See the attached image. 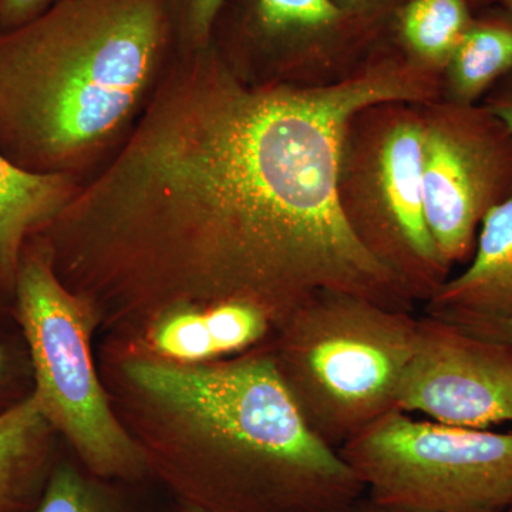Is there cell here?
Here are the masks:
<instances>
[{"label":"cell","instance_id":"6da1fadb","mask_svg":"<svg viewBox=\"0 0 512 512\" xmlns=\"http://www.w3.org/2000/svg\"><path fill=\"white\" fill-rule=\"evenodd\" d=\"M215 42L175 52L113 160L42 232L97 319L238 301L272 326L323 292L414 302L340 208L343 138L360 111L443 97L441 73L376 43L342 79L251 83Z\"/></svg>","mask_w":512,"mask_h":512},{"label":"cell","instance_id":"7a4b0ae2","mask_svg":"<svg viewBox=\"0 0 512 512\" xmlns=\"http://www.w3.org/2000/svg\"><path fill=\"white\" fill-rule=\"evenodd\" d=\"M127 379L184 436L150 468L205 512H355L362 483L293 403L269 346L227 362L136 357Z\"/></svg>","mask_w":512,"mask_h":512},{"label":"cell","instance_id":"3957f363","mask_svg":"<svg viewBox=\"0 0 512 512\" xmlns=\"http://www.w3.org/2000/svg\"><path fill=\"white\" fill-rule=\"evenodd\" d=\"M175 52L167 0H59L0 33V153L79 175L131 130Z\"/></svg>","mask_w":512,"mask_h":512},{"label":"cell","instance_id":"277c9868","mask_svg":"<svg viewBox=\"0 0 512 512\" xmlns=\"http://www.w3.org/2000/svg\"><path fill=\"white\" fill-rule=\"evenodd\" d=\"M276 369L309 429L339 450L396 409L419 335L412 312L323 292L274 326Z\"/></svg>","mask_w":512,"mask_h":512},{"label":"cell","instance_id":"5b68a950","mask_svg":"<svg viewBox=\"0 0 512 512\" xmlns=\"http://www.w3.org/2000/svg\"><path fill=\"white\" fill-rule=\"evenodd\" d=\"M15 289L35 366V394L50 426L62 431L94 476H143L150 470L147 453L111 412L94 369L90 336L96 313L63 284L40 235L23 248Z\"/></svg>","mask_w":512,"mask_h":512},{"label":"cell","instance_id":"8992f818","mask_svg":"<svg viewBox=\"0 0 512 512\" xmlns=\"http://www.w3.org/2000/svg\"><path fill=\"white\" fill-rule=\"evenodd\" d=\"M423 104L383 103L350 121L338 171L340 208L360 244L413 301L448 279L427 227L423 200Z\"/></svg>","mask_w":512,"mask_h":512},{"label":"cell","instance_id":"52a82bcc","mask_svg":"<svg viewBox=\"0 0 512 512\" xmlns=\"http://www.w3.org/2000/svg\"><path fill=\"white\" fill-rule=\"evenodd\" d=\"M338 451L384 510L507 512L512 505V433L392 410Z\"/></svg>","mask_w":512,"mask_h":512},{"label":"cell","instance_id":"ba28073f","mask_svg":"<svg viewBox=\"0 0 512 512\" xmlns=\"http://www.w3.org/2000/svg\"><path fill=\"white\" fill-rule=\"evenodd\" d=\"M427 227L448 268L466 261L488 214L512 195V133L483 104H423Z\"/></svg>","mask_w":512,"mask_h":512},{"label":"cell","instance_id":"9c48e42d","mask_svg":"<svg viewBox=\"0 0 512 512\" xmlns=\"http://www.w3.org/2000/svg\"><path fill=\"white\" fill-rule=\"evenodd\" d=\"M396 409L467 429L512 423V348L446 320L420 318Z\"/></svg>","mask_w":512,"mask_h":512},{"label":"cell","instance_id":"30bf717a","mask_svg":"<svg viewBox=\"0 0 512 512\" xmlns=\"http://www.w3.org/2000/svg\"><path fill=\"white\" fill-rule=\"evenodd\" d=\"M384 36L362 28L333 0H224L212 42L242 69L345 74Z\"/></svg>","mask_w":512,"mask_h":512},{"label":"cell","instance_id":"8fae6325","mask_svg":"<svg viewBox=\"0 0 512 512\" xmlns=\"http://www.w3.org/2000/svg\"><path fill=\"white\" fill-rule=\"evenodd\" d=\"M427 316L512 318V195L485 215L466 271L426 302Z\"/></svg>","mask_w":512,"mask_h":512},{"label":"cell","instance_id":"7c38bea8","mask_svg":"<svg viewBox=\"0 0 512 512\" xmlns=\"http://www.w3.org/2000/svg\"><path fill=\"white\" fill-rule=\"evenodd\" d=\"M79 175L23 170L0 153V281L15 286L23 248L82 188Z\"/></svg>","mask_w":512,"mask_h":512},{"label":"cell","instance_id":"4fadbf2b","mask_svg":"<svg viewBox=\"0 0 512 512\" xmlns=\"http://www.w3.org/2000/svg\"><path fill=\"white\" fill-rule=\"evenodd\" d=\"M512 72V16L504 9L474 15L444 67L443 97L478 104Z\"/></svg>","mask_w":512,"mask_h":512},{"label":"cell","instance_id":"5bb4252c","mask_svg":"<svg viewBox=\"0 0 512 512\" xmlns=\"http://www.w3.org/2000/svg\"><path fill=\"white\" fill-rule=\"evenodd\" d=\"M49 427L35 393L0 416V512L22 510L35 495Z\"/></svg>","mask_w":512,"mask_h":512},{"label":"cell","instance_id":"9a60e30c","mask_svg":"<svg viewBox=\"0 0 512 512\" xmlns=\"http://www.w3.org/2000/svg\"><path fill=\"white\" fill-rule=\"evenodd\" d=\"M473 18L467 0H409L394 16L390 36L407 56L443 74Z\"/></svg>","mask_w":512,"mask_h":512},{"label":"cell","instance_id":"2e32d148","mask_svg":"<svg viewBox=\"0 0 512 512\" xmlns=\"http://www.w3.org/2000/svg\"><path fill=\"white\" fill-rule=\"evenodd\" d=\"M154 349L167 360L178 363H202L220 356L205 308L184 306L154 320L150 332Z\"/></svg>","mask_w":512,"mask_h":512},{"label":"cell","instance_id":"e0dca14e","mask_svg":"<svg viewBox=\"0 0 512 512\" xmlns=\"http://www.w3.org/2000/svg\"><path fill=\"white\" fill-rule=\"evenodd\" d=\"M36 512H117L109 494L76 468L53 471Z\"/></svg>","mask_w":512,"mask_h":512},{"label":"cell","instance_id":"ac0fdd59","mask_svg":"<svg viewBox=\"0 0 512 512\" xmlns=\"http://www.w3.org/2000/svg\"><path fill=\"white\" fill-rule=\"evenodd\" d=\"M222 3L224 0H167L177 52L210 45Z\"/></svg>","mask_w":512,"mask_h":512},{"label":"cell","instance_id":"d6986e66","mask_svg":"<svg viewBox=\"0 0 512 512\" xmlns=\"http://www.w3.org/2000/svg\"><path fill=\"white\" fill-rule=\"evenodd\" d=\"M349 18L377 36L389 35L394 16L409 0H333Z\"/></svg>","mask_w":512,"mask_h":512},{"label":"cell","instance_id":"ffe728a7","mask_svg":"<svg viewBox=\"0 0 512 512\" xmlns=\"http://www.w3.org/2000/svg\"><path fill=\"white\" fill-rule=\"evenodd\" d=\"M433 318V316H431ZM446 320L457 328L466 330L471 335L495 340L512 348V318H473V316H443L437 318Z\"/></svg>","mask_w":512,"mask_h":512},{"label":"cell","instance_id":"44dd1931","mask_svg":"<svg viewBox=\"0 0 512 512\" xmlns=\"http://www.w3.org/2000/svg\"><path fill=\"white\" fill-rule=\"evenodd\" d=\"M57 2L59 0H0V33L32 22Z\"/></svg>","mask_w":512,"mask_h":512},{"label":"cell","instance_id":"7402d4cb","mask_svg":"<svg viewBox=\"0 0 512 512\" xmlns=\"http://www.w3.org/2000/svg\"><path fill=\"white\" fill-rule=\"evenodd\" d=\"M483 106L503 121L512 133V72L488 92Z\"/></svg>","mask_w":512,"mask_h":512},{"label":"cell","instance_id":"603a6c76","mask_svg":"<svg viewBox=\"0 0 512 512\" xmlns=\"http://www.w3.org/2000/svg\"><path fill=\"white\" fill-rule=\"evenodd\" d=\"M355 512H394L384 510V508L377 507V505L369 503L367 505H357Z\"/></svg>","mask_w":512,"mask_h":512},{"label":"cell","instance_id":"cb8c5ba5","mask_svg":"<svg viewBox=\"0 0 512 512\" xmlns=\"http://www.w3.org/2000/svg\"><path fill=\"white\" fill-rule=\"evenodd\" d=\"M470 3L471 8L476 9L480 6L491 5V3H498V0H467Z\"/></svg>","mask_w":512,"mask_h":512},{"label":"cell","instance_id":"d4e9b609","mask_svg":"<svg viewBox=\"0 0 512 512\" xmlns=\"http://www.w3.org/2000/svg\"><path fill=\"white\" fill-rule=\"evenodd\" d=\"M498 3H500L501 9L512 16V0H498Z\"/></svg>","mask_w":512,"mask_h":512},{"label":"cell","instance_id":"484cf974","mask_svg":"<svg viewBox=\"0 0 512 512\" xmlns=\"http://www.w3.org/2000/svg\"><path fill=\"white\" fill-rule=\"evenodd\" d=\"M178 512H205L200 510V508L192 507V505L184 504L181 505V510Z\"/></svg>","mask_w":512,"mask_h":512},{"label":"cell","instance_id":"4316f807","mask_svg":"<svg viewBox=\"0 0 512 512\" xmlns=\"http://www.w3.org/2000/svg\"><path fill=\"white\" fill-rule=\"evenodd\" d=\"M3 363H5V359H3V353L2 350H0V372H2Z\"/></svg>","mask_w":512,"mask_h":512},{"label":"cell","instance_id":"83f0119b","mask_svg":"<svg viewBox=\"0 0 512 512\" xmlns=\"http://www.w3.org/2000/svg\"><path fill=\"white\" fill-rule=\"evenodd\" d=\"M507 512H512V505H511V507H510V510H508Z\"/></svg>","mask_w":512,"mask_h":512}]
</instances>
